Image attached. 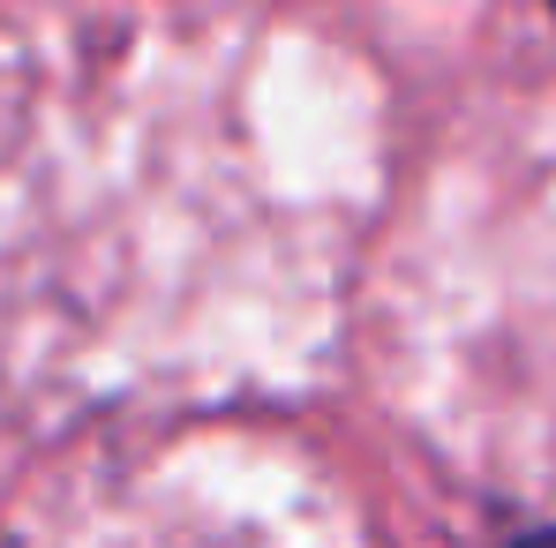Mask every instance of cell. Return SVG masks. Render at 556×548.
Wrapping results in <instances>:
<instances>
[{
    "label": "cell",
    "instance_id": "6da1fadb",
    "mask_svg": "<svg viewBox=\"0 0 556 548\" xmlns=\"http://www.w3.org/2000/svg\"><path fill=\"white\" fill-rule=\"evenodd\" d=\"M504 548H556V526H534V534H519V541H504Z\"/></svg>",
    "mask_w": 556,
    "mask_h": 548
},
{
    "label": "cell",
    "instance_id": "7a4b0ae2",
    "mask_svg": "<svg viewBox=\"0 0 556 548\" xmlns=\"http://www.w3.org/2000/svg\"><path fill=\"white\" fill-rule=\"evenodd\" d=\"M549 8H556V0H549Z\"/></svg>",
    "mask_w": 556,
    "mask_h": 548
}]
</instances>
